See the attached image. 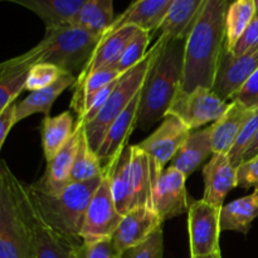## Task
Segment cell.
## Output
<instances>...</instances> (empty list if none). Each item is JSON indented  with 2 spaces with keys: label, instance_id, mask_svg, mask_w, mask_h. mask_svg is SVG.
Masks as SVG:
<instances>
[{
  "label": "cell",
  "instance_id": "cell-38",
  "mask_svg": "<svg viewBox=\"0 0 258 258\" xmlns=\"http://www.w3.org/2000/svg\"><path fill=\"white\" fill-rule=\"evenodd\" d=\"M73 258H121V253L113 246L112 239H102L92 243L82 242L75 248Z\"/></svg>",
  "mask_w": 258,
  "mask_h": 258
},
{
  "label": "cell",
  "instance_id": "cell-29",
  "mask_svg": "<svg viewBox=\"0 0 258 258\" xmlns=\"http://www.w3.org/2000/svg\"><path fill=\"white\" fill-rule=\"evenodd\" d=\"M113 20V0H88L70 24L102 37Z\"/></svg>",
  "mask_w": 258,
  "mask_h": 258
},
{
  "label": "cell",
  "instance_id": "cell-42",
  "mask_svg": "<svg viewBox=\"0 0 258 258\" xmlns=\"http://www.w3.org/2000/svg\"><path fill=\"white\" fill-rule=\"evenodd\" d=\"M15 106H17V102L10 103L0 112V150H2V146L7 139L8 134L15 125Z\"/></svg>",
  "mask_w": 258,
  "mask_h": 258
},
{
  "label": "cell",
  "instance_id": "cell-45",
  "mask_svg": "<svg viewBox=\"0 0 258 258\" xmlns=\"http://www.w3.org/2000/svg\"><path fill=\"white\" fill-rule=\"evenodd\" d=\"M254 7H256V14H258V0H253Z\"/></svg>",
  "mask_w": 258,
  "mask_h": 258
},
{
  "label": "cell",
  "instance_id": "cell-37",
  "mask_svg": "<svg viewBox=\"0 0 258 258\" xmlns=\"http://www.w3.org/2000/svg\"><path fill=\"white\" fill-rule=\"evenodd\" d=\"M164 234L163 227L156 229L145 242L126 249L121 253V258H163Z\"/></svg>",
  "mask_w": 258,
  "mask_h": 258
},
{
  "label": "cell",
  "instance_id": "cell-2",
  "mask_svg": "<svg viewBox=\"0 0 258 258\" xmlns=\"http://www.w3.org/2000/svg\"><path fill=\"white\" fill-rule=\"evenodd\" d=\"M163 39L158 57L149 70L140 92L136 127L146 131L163 120L180 90L185 39Z\"/></svg>",
  "mask_w": 258,
  "mask_h": 258
},
{
  "label": "cell",
  "instance_id": "cell-22",
  "mask_svg": "<svg viewBox=\"0 0 258 258\" xmlns=\"http://www.w3.org/2000/svg\"><path fill=\"white\" fill-rule=\"evenodd\" d=\"M213 155L212 146L211 126L206 128L193 130L189 134L188 139L175 154L170 161L171 168L180 171L185 178L190 176L204 160Z\"/></svg>",
  "mask_w": 258,
  "mask_h": 258
},
{
  "label": "cell",
  "instance_id": "cell-14",
  "mask_svg": "<svg viewBox=\"0 0 258 258\" xmlns=\"http://www.w3.org/2000/svg\"><path fill=\"white\" fill-rule=\"evenodd\" d=\"M164 222L151 208L136 207L122 217L120 224L112 234L113 246L120 253L126 249L145 242Z\"/></svg>",
  "mask_w": 258,
  "mask_h": 258
},
{
  "label": "cell",
  "instance_id": "cell-23",
  "mask_svg": "<svg viewBox=\"0 0 258 258\" xmlns=\"http://www.w3.org/2000/svg\"><path fill=\"white\" fill-rule=\"evenodd\" d=\"M30 10L42 19L47 28L70 24L88 0H0Z\"/></svg>",
  "mask_w": 258,
  "mask_h": 258
},
{
  "label": "cell",
  "instance_id": "cell-25",
  "mask_svg": "<svg viewBox=\"0 0 258 258\" xmlns=\"http://www.w3.org/2000/svg\"><path fill=\"white\" fill-rule=\"evenodd\" d=\"M77 78L70 73H64L57 82L53 83L49 87L42 88V90L33 91L24 100L17 102L15 106V125L20 121L25 120L34 113H43L49 116L50 108L53 103L57 100L58 96L64 92L70 86H75Z\"/></svg>",
  "mask_w": 258,
  "mask_h": 258
},
{
  "label": "cell",
  "instance_id": "cell-9",
  "mask_svg": "<svg viewBox=\"0 0 258 258\" xmlns=\"http://www.w3.org/2000/svg\"><path fill=\"white\" fill-rule=\"evenodd\" d=\"M221 209L206 201L191 202L188 211V232L190 257L221 252L219 236Z\"/></svg>",
  "mask_w": 258,
  "mask_h": 258
},
{
  "label": "cell",
  "instance_id": "cell-4",
  "mask_svg": "<svg viewBox=\"0 0 258 258\" xmlns=\"http://www.w3.org/2000/svg\"><path fill=\"white\" fill-rule=\"evenodd\" d=\"M102 176L103 174L83 183H71L58 193H48L34 184L27 185V190L44 221L67 241L80 246L86 211Z\"/></svg>",
  "mask_w": 258,
  "mask_h": 258
},
{
  "label": "cell",
  "instance_id": "cell-5",
  "mask_svg": "<svg viewBox=\"0 0 258 258\" xmlns=\"http://www.w3.org/2000/svg\"><path fill=\"white\" fill-rule=\"evenodd\" d=\"M27 184L0 159V258H32Z\"/></svg>",
  "mask_w": 258,
  "mask_h": 258
},
{
  "label": "cell",
  "instance_id": "cell-6",
  "mask_svg": "<svg viewBox=\"0 0 258 258\" xmlns=\"http://www.w3.org/2000/svg\"><path fill=\"white\" fill-rule=\"evenodd\" d=\"M161 45H163V39L159 38L155 44L148 50L145 57L135 67L121 76L115 90L112 91L100 113L92 121L85 123L86 138L92 150L97 151L111 123L122 113L134 97L140 92L149 70L160 52Z\"/></svg>",
  "mask_w": 258,
  "mask_h": 258
},
{
  "label": "cell",
  "instance_id": "cell-17",
  "mask_svg": "<svg viewBox=\"0 0 258 258\" xmlns=\"http://www.w3.org/2000/svg\"><path fill=\"white\" fill-rule=\"evenodd\" d=\"M203 201L222 208L226 197L237 186V169L224 154H213L203 168Z\"/></svg>",
  "mask_w": 258,
  "mask_h": 258
},
{
  "label": "cell",
  "instance_id": "cell-36",
  "mask_svg": "<svg viewBox=\"0 0 258 258\" xmlns=\"http://www.w3.org/2000/svg\"><path fill=\"white\" fill-rule=\"evenodd\" d=\"M258 131V108L254 111V113L252 115V117L247 121L246 125L243 126V128L239 133L238 138L234 141L233 146L229 150L228 153V159L231 161L232 165L234 168H238L239 164L242 163V158H243L244 153L247 151V149L249 148V145L253 141L254 136H256Z\"/></svg>",
  "mask_w": 258,
  "mask_h": 258
},
{
  "label": "cell",
  "instance_id": "cell-1",
  "mask_svg": "<svg viewBox=\"0 0 258 258\" xmlns=\"http://www.w3.org/2000/svg\"><path fill=\"white\" fill-rule=\"evenodd\" d=\"M231 0H206L184 45L180 91L213 87L217 67L227 45L226 17Z\"/></svg>",
  "mask_w": 258,
  "mask_h": 258
},
{
  "label": "cell",
  "instance_id": "cell-43",
  "mask_svg": "<svg viewBox=\"0 0 258 258\" xmlns=\"http://www.w3.org/2000/svg\"><path fill=\"white\" fill-rule=\"evenodd\" d=\"M258 155V131L256 134V136H254L253 141H252V144L249 145V148L247 149V151L244 153L243 158H242V163L243 161H247V160H251L252 158H254V156Z\"/></svg>",
  "mask_w": 258,
  "mask_h": 258
},
{
  "label": "cell",
  "instance_id": "cell-11",
  "mask_svg": "<svg viewBox=\"0 0 258 258\" xmlns=\"http://www.w3.org/2000/svg\"><path fill=\"white\" fill-rule=\"evenodd\" d=\"M185 180V176L171 166L164 169L155 179L151 196V209L163 222L188 213L190 202Z\"/></svg>",
  "mask_w": 258,
  "mask_h": 258
},
{
  "label": "cell",
  "instance_id": "cell-21",
  "mask_svg": "<svg viewBox=\"0 0 258 258\" xmlns=\"http://www.w3.org/2000/svg\"><path fill=\"white\" fill-rule=\"evenodd\" d=\"M131 164V145L126 146L112 161L103 166L110 176L111 191L116 208L121 216L136 208L135 197H134L133 181L130 174Z\"/></svg>",
  "mask_w": 258,
  "mask_h": 258
},
{
  "label": "cell",
  "instance_id": "cell-7",
  "mask_svg": "<svg viewBox=\"0 0 258 258\" xmlns=\"http://www.w3.org/2000/svg\"><path fill=\"white\" fill-rule=\"evenodd\" d=\"M228 105L211 88L198 87L191 92L179 90L166 113L176 116L193 131L199 130L207 123L216 122L226 112Z\"/></svg>",
  "mask_w": 258,
  "mask_h": 258
},
{
  "label": "cell",
  "instance_id": "cell-12",
  "mask_svg": "<svg viewBox=\"0 0 258 258\" xmlns=\"http://www.w3.org/2000/svg\"><path fill=\"white\" fill-rule=\"evenodd\" d=\"M189 134L190 130L176 116L166 113L160 126L136 146L148 154L160 170H164V166L173 160Z\"/></svg>",
  "mask_w": 258,
  "mask_h": 258
},
{
  "label": "cell",
  "instance_id": "cell-41",
  "mask_svg": "<svg viewBox=\"0 0 258 258\" xmlns=\"http://www.w3.org/2000/svg\"><path fill=\"white\" fill-rule=\"evenodd\" d=\"M237 186L258 188V155L239 164L237 168Z\"/></svg>",
  "mask_w": 258,
  "mask_h": 258
},
{
  "label": "cell",
  "instance_id": "cell-40",
  "mask_svg": "<svg viewBox=\"0 0 258 258\" xmlns=\"http://www.w3.org/2000/svg\"><path fill=\"white\" fill-rule=\"evenodd\" d=\"M258 47V14L253 18L251 24L247 27L243 34L239 37L236 44L231 48V52L234 55H241L244 53L249 52V50L254 49Z\"/></svg>",
  "mask_w": 258,
  "mask_h": 258
},
{
  "label": "cell",
  "instance_id": "cell-34",
  "mask_svg": "<svg viewBox=\"0 0 258 258\" xmlns=\"http://www.w3.org/2000/svg\"><path fill=\"white\" fill-rule=\"evenodd\" d=\"M150 38V33L144 29H139L135 37L133 38V40L128 43L126 49L123 50L118 62L112 67L113 70L118 71V72L123 75V73L130 71L133 67H135L148 53Z\"/></svg>",
  "mask_w": 258,
  "mask_h": 258
},
{
  "label": "cell",
  "instance_id": "cell-33",
  "mask_svg": "<svg viewBox=\"0 0 258 258\" xmlns=\"http://www.w3.org/2000/svg\"><path fill=\"white\" fill-rule=\"evenodd\" d=\"M29 68L13 67L0 70V112L25 91Z\"/></svg>",
  "mask_w": 258,
  "mask_h": 258
},
{
  "label": "cell",
  "instance_id": "cell-30",
  "mask_svg": "<svg viewBox=\"0 0 258 258\" xmlns=\"http://www.w3.org/2000/svg\"><path fill=\"white\" fill-rule=\"evenodd\" d=\"M122 73L118 71L113 70V68H103V70H98L96 72L91 73L83 82L80 85H75V91H73L72 102H71V107L72 110L77 113L78 117L83 115L85 112V103L93 93L100 91L101 88L106 87L113 81L120 78Z\"/></svg>",
  "mask_w": 258,
  "mask_h": 258
},
{
  "label": "cell",
  "instance_id": "cell-18",
  "mask_svg": "<svg viewBox=\"0 0 258 258\" xmlns=\"http://www.w3.org/2000/svg\"><path fill=\"white\" fill-rule=\"evenodd\" d=\"M174 0H134L125 12L115 18L107 32H112L123 25H135L150 34L158 32Z\"/></svg>",
  "mask_w": 258,
  "mask_h": 258
},
{
  "label": "cell",
  "instance_id": "cell-10",
  "mask_svg": "<svg viewBox=\"0 0 258 258\" xmlns=\"http://www.w3.org/2000/svg\"><path fill=\"white\" fill-rule=\"evenodd\" d=\"M258 68V47L241 55H234L224 47L219 58L212 91L222 100H232Z\"/></svg>",
  "mask_w": 258,
  "mask_h": 258
},
{
  "label": "cell",
  "instance_id": "cell-13",
  "mask_svg": "<svg viewBox=\"0 0 258 258\" xmlns=\"http://www.w3.org/2000/svg\"><path fill=\"white\" fill-rule=\"evenodd\" d=\"M25 208L32 239V258H73L77 246L57 233L44 221L28 190Z\"/></svg>",
  "mask_w": 258,
  "mask_h": 258
},
{
  "label": "cell",
  "instance_id": "cell-32",
  "mask_svg": "<svg viewBox=\"0 0 258 258\" xmlns=\"http://www.w3.org/2000/svg\"><path fill=\"white\" fill-rule=\"evenodd\" d=\"M102 174L103 168L101 165V160L98 159L97 153L90 146L83 131L71 173V183H83L101 176Z\"/></svg>",
  "mask_w": 258,
  "mask_h": 258
},
{
  "label": "cell",
  "instance_id": "cell-28",
  "mask_svg": "<svg viewBox=\"0 0 258 258\" xmlns=\"http://www.w3.org/2000/svg\"><path fill=\"white\" fill-rule=\"evenodd\" d=\"M75 127L71 111H64L57 116H45L42 122V144L45 160H52L67 144L75 133Z\"/></svg>",
  "mask_w": 258,
  "mask_h": 258
},
{
  "label": "cell",
  "instance_id": "cell-15",
  "mask_svg": "<svg viewBox=\"0 0 258 258\" xmlns=\"http://www.w3.org/2000/svg\"><path fill=\"white\" fill-rule=\"evenodd\" d=\"M85 131V122L77 120L75 133L64 146L58 151L52 160L47 161V169L38 181L33 183L48 193H58L71 184V173L75 164L76 154L80 145L81 136Z\"/></svg>",
  "mask_w": 258,
  "mask_h": 258
},
{
  "label": "cell",
  "instance_id": "cell-19",
  "mask_svg": "<svg viewBox=\"0 0 258 258\" xmlns=\"http://www.w3.org/2000/svg\"><path fill=\"white\" fill-rule=\"evenodd\" d=\"M256 110L244 107L238 101H231L226 112L211 125L213 154L228 155L239 133Z\"/></svg>",
  "mask_w": 258,
  "mask_h": 258
},
{
  "label": "cell",
  "instance_id": "cell-16",
  "mask_svg": "<svg viewBox=\"0 0 258 258\" xmlns=\"http://www.w3.org/2000/svg\"><path fill=\"white\" fill-rule=\"evenodd\" d=\"M140 28L135 25H123L118 29L107 32L102 35L95 52L88 59L82 72L76 80L75 85H80L91 73L103 68H112L118 62L128 43L133 40Z\"/></svg>",
  "mask_w": 258,
  "mask_h": 258
},
{
  "label": "cell",
  "instance_id": "cell-27",
  "mask_svg": "<svg viewBox=\"0 0 258 258\" xmlns=\"http://www.w3.org/2000/svg\"><path fill=\"white\" fill-rule=\"evenodd\" d=\"M258 217V188L252 194L231 202L221 209V232L233 231L247 234Z\"/></svg>",
  "mask_w": 258,
  "mask_h": 258
},
{
  "label": "cell",
  "instance_id": "cell-35",
  "mask_svg": "<svg viewBox=\"0 0 258 258\" xmlns=\"http://www.w3.org/2000/svg\"><path fill=\"white\" fill-rule=\"evenodd\" d=\"M66 72H63L59 67L50 63H38L32 66L28 71L27 82H25V91H38L42 88L49 87L53 83L57 82Z\"/></svg>",
  "mask_w": 258,
  "mask_h": 258
},
{
  "label": "cell",
  "instance_id": "cell-3",
  "mask_svg": "<svg viewBox=\"0 0 258 258\" xmlns=\"http://www.w3.org/2000/svg\"><path fill=\"white\" fill-rule=\"evenodd\" d=\"M101 38V35L86 32L72 24L47 28L44 38L34 48L19 57L0 63V70L30 68L38 63H50L77 78L95 52Z\"/></svg>",
  "mask_w": 258,
  "mask_h": 258
},
{
  "label": "cell",
  "instance_id": "cell-31",
  "mask_svg": "<svg viewBox=\"0 0 258 258\" xmlns=\"http://www.w3.org/2000/svg\"><path fill=\"white\" fill-rule=\"evenodd\" d=\"M256 17L253 0H233L229 4L226 17L227 47L231 49Z\"/></svg>",
  "mask_w": 258,
  "mask_h": 258
},
{
  "label": "cell",
  "instance_id": "cell-44",
  "mask_svg": "<svg viewBox=\"0 0 258 258\" xmlns=\"http://www.w3.org/2000/svg\"><path fill=\"white\" fill-rule=\"evenodd\" d=\"M190 258H223V257H222V252H217V253L207 254V256H197V257H190Z\"/></svg>",
  "mask_w": 258,
  "mask_h": 258
},
{
  "label": "cell",
  "instance_id": "cell-8",
  "mask_svg": "<svg viewBox=\"0 0 258 258\" xmlns=\"http://www.w3.org/2000/svg\"><path fill=\"white\" fill-rule=\"evenodd\" d=\"M123 216L118 213L111 191L110 176L103 169L102 181L93 194L86 211L81 229V239L86 243L102 241L112 237Z\"/></svg>",
  "mask_w": 258,
  "mask_h": 258
},
{
  "label": "cell",
  "instance_id": "cell-26",
  "mask_svg": "<svg viewBox=\"0 0 258 258\" xmlns=\"http://www.w3.org/2000/svg\"><path fill=\"white\" fill-rule=\"evenodd\" d=\"M206 0H174L158 32L166 39H186Z\"/></svg>",
  "mask_w": 258,
  "mask_h": 258
},
{
  "label": "cell",
  "instance_id": "cell-24",
  "mask_svg": "<svg viewBox=\"0 0 258 258\" xmlns=\"http://www.w3.org/2000/svg\"><path fill=\"white\" fill-rule=\"evenodd\" d=\"M161 171L148 154L136 145H131L130 174L136 207L151 208L153 186Z\"/></svg>",
  "mask_w": 258,
  "mask_h": 258
},
{
  "label": "cell",
  "instance_id": "cell-39",
  "mask_svg": "<svg viewBox=\"0 0 258 258\" xmlns=\"http://www.w3.org/2000/svg\"><path fill=\"white\" fill-rule=\"evenodd\" d=\"M232 101H238L239 103L249 110L258 108V68L256 72L248 78L241 90L232 97Z\"/></svg>",
  "mask_w": 258,
  "mask_h": 258
},
{
  "label": "cell",
  "instance_id": "cell-20",
  "mask_svg": "<svg viewBox=\"0 0 258 258\" xmlns=\"http://www.w3.org/2000/svg\"><path fill=\"white\" fill-rule=\"evenodd\" d=\"M140 92L134 97V100L122 111V113L111 123L100 148L96 151L101 163L105 161L107 164L112 161L127 146L126 143H127L128 138L133 134V130L136 127L139 103H140Z\"/></svg>",
  "mask_w": 258,
  "mask_h": 258
}]
</instances>
